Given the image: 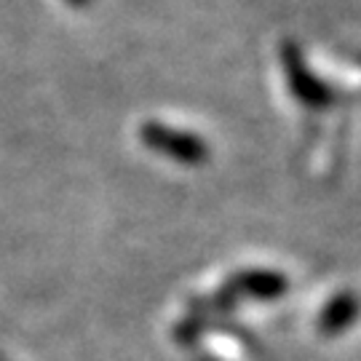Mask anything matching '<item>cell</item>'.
Wrapping results in <instances>:
<instances>
[{
  "mask_svg": "<svg viewBox=\"0 0 361 361\" xmlns=\"http://www.w3.org/2000/svg\"><path fill=\"white\" fill-rule=\"evenodd\" d=\"M289 289V279L281 271H265V268H252V271L235 273L225 284V297H255V300H276Z\"/></svg>",
  "mask_w": 361,
  "mask_h": 361,
  "instance_id": "3957f363",
  "label": "cell"
},
{
  "mask_svg": "<svg viewBox=\"0 0 361 361\" xmlns=\"http://www.w3.org/2000/svg\"><path fill=\"white\" fill-rule=\"evenodd\" d=\"M361 313V300L350 292H340L326 302V308L319 316V329L324 335H340L345 332L350 324L359 319Z\"/></svg>",
  "mask_w": 361,
  "mask_h": 361,
  "instance_id": "277c9868",
  "label": "cell"
},
{
  "mask_svg": "<svg viewBox=\"0 0 361 361\" xmlns=\"http://www.w3.org/2000/svg\"><path fill=\"white\" fill-rule=\"evenodd\" d=\"M281 67H284L286 83H289V94L295 97L302 107H313L322 110L337 102V94L316 73H310V67L305 65V56L300 51L295 40H284L281 46Z\"/></svg>",
  "mask_w": 361,
  "mask_h": 361,
  "instance_id": "7a4b0ae2",
  "label": "cell"
},
{
  "mask_svg": "<svg viewBox=\"0 0 361 361\" xmlns=\"http://www.w3.org/2000/svg\"><path fill=\"white\" fill-rule=\"evenodd\" d=\"M140 140L147 150L164 155L182 166H201L209 161V142L193 131L166 126L161 121H147L140 126Z\"/></svg>",
  "mask_w": 361,
  "mask_h": 361,
  "instance_id": "6da1fadb",
  "label": "cell"
},
{
  "mask_svg": "<svg viewBox=\"0 0 361 361\" xmlns=\"http://www.w3.org/2000/svg\"><path fill=\"white\" fill-rule=\"evenodd\" d=\"M67 3H70L73 8H86V6H89L91 0H67Z\"/></svg>",
  "mask_w": 361,
  "mask_h": 361,
  "instance_id": "5b68a950",
  "label": "cell"
}]
</instances>
